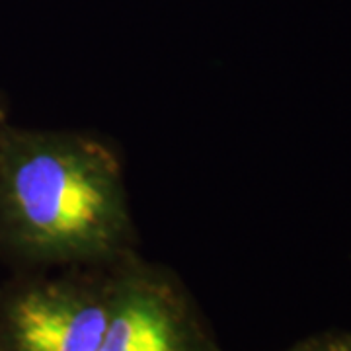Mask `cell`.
<instances>
[{
    "mask_svg": "<svg viewBox=\"0 0 351 351\" xmlns=\"http://www.w3.org/2000/svg\"><path fill=\"white\" fill-rule=\"evenodd\" d=\"M8 127H10V123H8V112H6L4 100L0 98V141L4 137V133L8 131Z\"/></svg>",
    "mask_w": 351,
    "mask_h": 351,
    "instance_id": "5b68a950",
    "label": "cell"
},
{
    "mask_svg": "<svg viewBox=\"0 0 351 351\" xmlns=\"http://www.w3.org/2000/svg\"><path fill=\"white\" fill-rule=\"evenodd\" d=\"M123 168L98 138L8 127L0 141V250L38 267L110 265L133 254Z\"/></svg>",
    "mask_w": 351,
    "mask_h": 351,
    "instance_id": "6da1fadb",
    "label": "cell"
},
{
    "mask_svg": "<svg viewBox=\"0 0 351 351\" xmlns=\"http://www.w3.org/2000/svg\"><path fill=\"white\" fill-rule=\"evenodd\" d=\"M119 262L57 267L16 289L0 316V351L100 350Z\"/></svg>",
    "mask_w": 351,
    "mask_h": 351,
    "instance_id": "7a4b0ae2",
    "label": "cell"
},
{
    "mask_svg": "<svg viewBox=\"0 0 351 351\" xmlns=\"http://www.w3.org/2000/svg\"><path fill=\"white\" fill-rule=\"evenodd\" d=\"M285 351H351V330L318 334Z\"/></svg>",
    "mask_w": 351,
    "mask_h": 351,
    "instance_id": "277c9868",
    "label": "cell"
},
{
    "mask_svg": "<svg viewBox=\"0 0 351 351\" xmlns=\"http://www.w3.org/2000/svg\"><path fill=\"white\" fill-rule=\"evenodd\" d=\"M98 351H223L184 285L129 254L115 267L112 316Z\"/></svg>",
    "mask_w": 351,
    "mask_h": 351,
    "instance_id": "3957f363",
    "label": "cell"
}]
</instances>
